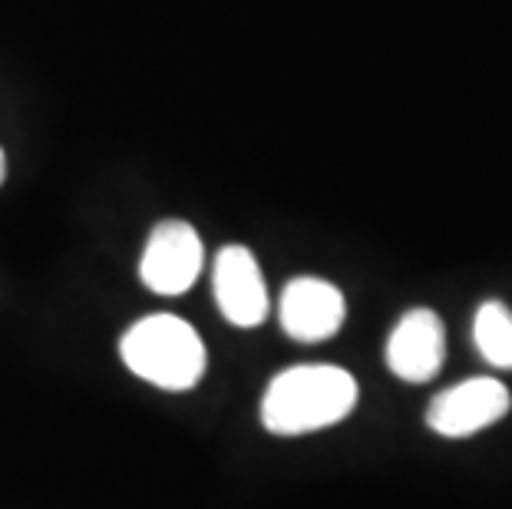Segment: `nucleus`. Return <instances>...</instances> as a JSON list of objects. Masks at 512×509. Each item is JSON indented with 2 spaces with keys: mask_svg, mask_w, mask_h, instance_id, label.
<instances>
[{
  "mask_svg": "<svg viewBox=\"0 0 512 509\" xmlns=\"http://www.w3.org/2000/svg\"><path fill=\"white\" fill-rule=\"evenodd\" d=\"M357 407V381L334 364H298L281 371L261 400V424L278 437L324 430Z\"/></svg>",
  "mask_w": 512,
  "mask_h": 509,
  "instance_id": "nucleus-1",
  "label": "nucleus"
},
{
  "mask_svg": "<svg viewBox=\"0 0 512 509\" xmlns=\"http://www.w3.org/2000/svg\"><path fill=\"white\" fill-rule=\"evenodd\" d=\"M446 357V331L437 311L413 308L397 321L387 341V367L400 381L427 384L440 374Z\"/></svg>",
  "mask_w": 512,
  "mask_h": 509,
  "instance_id": "nucleus-6",
  "label": "nucleus"
},
{
  "mask_svg": "<svg viewBox=\"0 0 512 509\" xmlns=\"http://www.w3.org/2000/svg\"><path fill=\"white\" fill-rule=\"evenodd\" d=\"M4 172H7V162H4V149H0V182H4Z\"/></svg>",
  "mask_w": 512,
  "mask_h": 509,
  "instance_id": "nucleus-9",
  "label": "nucleus"
},
{
  "mask_svg": "<svg viewBox=\"0 0 512 509\" xmlns=\"http://www.w3.org/2000/svg\"><path fill=\"white\" fill-rule=\"evenodd\" d=\"M512 410V397L496 377H470V381L450 387L433 397L427 410V424L440 437H473V433L493 427Z\"/></svg>",
  "mask_w": 512,
  "mask_h": 509,
  "instance_id": "nucleus-4",
  "label": "nucleus"
},
{
  "mask_svg": "<svg viewBox=\"0 0 512 509\" xmlns=\"http://www.w3.org/2000/svg\"><path fill=\"white\" fill-rule=\"evenodd\" d=\"M215 301L225 321L238 328H255L268 318V288L255 255L245 245H225L215 255Z\"/></svg>",
  "mask_w": 512,
  "mask_h": 509,
  "instance_id": "nucleus-7",
  "label": "nucleus"
},
{
  "mask_svg": "<svg viewBox=\"0 0 512 509\" xmlns=\"http://www.w3.org/2000/svg\"><path fill=\"white\" fill-rule=\"evenodd\" d=\"M202 262L205 255L199 232L189 222L169 219L152 229L143 262H139V278L156 295H185L202 275Z\"/></svg>",
  "mask_w": 512,
  "mask_h": 509,
  "instance_id": "nucleus-3",
  "label": "nucleus"
},
{
  "mask_svg": "<svg viewBox=\"0 0 512 509\" xmlns=\"http://www.w3.org/2000/svg\"><path fill=\"white\" fill-rule=\"evenodd\" d=\"M344 295L324 278H294L281 291V328L301 344L328 341L344 324Z\"/></svg>",
  "mask_w": 512,
  "mask_h": 509,
  "instance_id": "nucleus-5",
  "label": "nucleus"
},
{
  "mask_svg": "<svg viewBox=\"0 0 512 509\" xmlns=\"http://www.w3.org/2000/svg\"><path fill=\"white\" fill-rule=\"evenodd\" d=\"M473 341L486 364L512 371V311L503 301H483L473 318Z\"/></svg>",
  "mask_w": 512,
  "mask_h": 509,
  "instance_id": "nucleus-8",
  "label": "nucleus"
},
{
  "mask_svg": "<svg viewBox=\"0 0 512 509\" xmlns=\"http://www.w3.org/2000/svg\"><path fill=\"white\" fill-rule=\"evenodd\" d=\"M123 364L162 391H189L205 374V344L199 331L176 314H149L119 341Z\"/></svg>",
  "mask_w": 512,
  "mask_h": 509,
  "instance_id": "nucleus-2",
  "label": "nucleus"
}]
</instances>
